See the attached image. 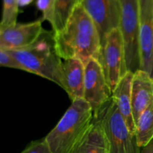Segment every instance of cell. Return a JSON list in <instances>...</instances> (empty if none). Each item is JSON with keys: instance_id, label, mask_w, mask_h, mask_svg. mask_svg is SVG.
<instances>
[{"instance_id": "6da1fadb", "label": "cell", "mask_w": 153, "mask_h": 153, "mask_svg": "<svg viewBox=\"0 0 153 153\" xmlns=\"http://www.w3.org/2000/svg\"><path fill=\"white\" fill-rule=\"evenodd\" d=\"M55 48L62 59L76 57L86 63L91 58L101 61L100 33L92 18L80 4L75 8L64 29L54 32Z\"/></svg>"}, {"instance_id": "7a4b0ae2", "label": "cell", "mask_w": 153, "mask_h": 153, "mask_svg": "<svg viewBox=\"0 0 153 153\" xmlns=\"http://www.w3.org/2000/svg\"><path fill=\"white\" fill-rule=\"evenodd\" d=\"M94 120V111L84 98L71 105L55 128L44 138L52 153H71Z\"/></svg>"}, {"instance_id": "3957f363", "label": "cell", "mask_w": 153, "mask_h": 153, "mask_svg": "<svg viewBox=\"0 0 153 153\" xmlns=\"http://www.w3.org/2000/svg\"><path fill=\"white\" fill-rule=\"evenodd\" d=\"M22 63L31 74L42 76L64 88L62 58L55 48L54 32L44 30L30 46L7 50Z\"/></svg>"}, {"instance_id": "277c9868", "label": "cell", "mask_w": 153, "mask_h": 153, "mask_svg": "<svg viewBox=\"0 0 153 153\" xmlns=\"http://www.w3.org/2000/svg\"><path fill=\"white\" fill-rule=\"evenodd\" d=\"M94 118L101 124L110 147V153H140L135 134L128 129L116 103L111 98Z\"/></svg>"}, {"instance_id": "5b68a950", "label": "cell", "mask_w": 153, "mask_h": 153, "mask_svg": "<svg viewBox=\"0 0 153 153\" xmlns=\"http://www.w3.org/2000/svg\"><path fill=\"white\" fill-rule=\"evenodd\" d=\"M120 30L125 49L127 70L132 73L140 69L139 0H119Z\"/></svg>"}, {"instance_id": "8992f818", "label": "cell", "mask_w": 153, "mask_h": 153, "mask_svg": "<svg viewBox=\"0 0 153 153\" xmlns=\"http://www.w3.org/2000/svg\"><path fill=\"white\" fill-rule=\"evenodd\" d=\"M100 63L111 91L113 92L121 78L128 72L123 40L119 28L112 30L106 37Z\"/></svg>"}, {"instance_id": "52a82bcc", "label": "cell", "mask_w": 153, "mask_h": 153, "mask_svg": "<svg viewBox=\"0 0 153 153\" xmlns=\"http://www.w3.org/2000/svg\"><path fill=\"white\" fill-rule=\"evenodd\" d=\"M112 92L100 62L91 58L85 63L84 99L97 112L111 98Z\"/></svg>"}, {"instance_id": "ba28073f", "label": "cell", "mask_w": 153, "mask_h": 153, "mask_svg": "<svg viewBox=\"0 0 153 153\" xmlns=\"http://www.w3.org/2000/svg\"><path fill=\"white\" fill-rule=\"evenodd\" d=\"M79 4L94 20L101 38L102 50L110 32L118 28L120 19L119 0H79Z\"/></svg>"}, {"instance_id": "9c48e42d", "label": "cell", "mask_w": 153, "mask_h": 153, "mask_svg": "<svg viewBox=\"0 0 153 153\" xmlns=\"http://www.w3.org/2000/svg\"><path fill=\"white\" fill-rule=\"evenodd\" d=\"M43 20L26 23H16L0 28V49H22L34 44L43 34Z\"/></svg>"}, {"instance_id": "30bf717a", "label": "cell", "mask_w": 153, "mask_h": 153, "mask_svg": "<svg viewBox=\"0 0 153 153\" xmlns=\"http://www.w3.org/2000/svg\"><path fill=\"white\" fill-rule=\"evenodd\" d=\"M140 69L153 77V0H139Z\"/></svg>"}, {"instance_id": "8fae6325", "label": "cell", "mask_w": 153, "mask_h": 153, "mask_svg": "<svg viewBox=\"0 0 153 153\" xmlns=\"http://www.w3.org/2000/svg\"><path fill=\"white\" fill-rule=\"evenodd\" d=\"M153 102V77L139 69L134 73L131 85V106L135 124L142 112Z\"/></svg>"}, {"instance_id": "7c38bea8", "label": "cell", "mask_w": 153, "mask_h": 153, "mask_svg": "<svg viewBox=\"0 0 153 153\" xmlns=\"http://www.w3.org/2000/svg\"><path fill=\"white\" fill-rule=\"evenodd\" d=\"M64 88L73 100L84 98L85 64L79 58L64 59L62 63Z\"/></svg>"}, {"instance_id": "4fadbf2b", "label": "cell", "mask_w": 153, "mask_h": 153, "mask_svg": "<svg viewBox=\"0 0 153 153\" xmlns=\"http://www.w3.org/2000/svg\"><path fill=\"white\" fill-rule=\"evenodd\" d=\"M134 73L128 71L120 80L112 92L111 98L116 103L127 126L133 134L136 135V124L131 106V85Z\"/></svg>"}, {"instance_id": "5bb4252c", "label": "cell", "mask_w": 153, "mask_h": 153, "mask_svg": "<svg viewBox=\"0 0 153 153\" xmlns=\"http://www.w3.org/2000/svg\"><path fill=\"white\" fill-rule=\"evenodd\" d=\"M71 153H110L108 141L101 124L94 118L91 127Z\"/></svg>"}, {"instance_id": "9a60e30c", "label": "cell", "mask_w": 153, "mask_h": 153, "mask_svg": "<svg viewBox=\"0 0 153 153\" xmlns=\"http://www.w3.org/2000/svg\"><path fill=\"white\" fill-rule=\"evenodd\" d=\"M136 137L140 148L153 139V102L142 112L136 122Z\"/></svg>"}, {"instance_id": "2e32d148", "label": "cell", "mask_w": 153, "mask_h": 153, "mask_svg": "<svg viewBox=\"0 0 153 153\" xmlns=\"http://www.w3.org/2000/svg\"><path fill=\"white\" fill-rule=\"evenodd\" d=\"M79 4V0H55V24L52 27L54 32L64 29Z\"/></svg>"}, {"instance_id": "e0dca14e", "label": "cell", "mask_w": 153, "mask_h": 153, "mask_svg": "<svg viewBox=\"0 0 153 153\" xmlns=\"http://www.w3.org/2000/svg\"><path fill=\"white\" fill-rule=\"evenodd\" d=\"M2 16H1L0 28L10 26L17 22L19 14L18 0H2Z\"/></svg>"}, {"instance_id": "ac0fdd59", "label": "cell", "mask_w": 153, "mask_h": 153, "mask_svg": "<svg viewBox=\"0 0 153 153\" xmlns=\"http://www.w3.org/2000/svg\"><path fill=\"white\" fill-rule=\"evenodd\" d=\"M35 4L37 8L43 14V21H48L53 27L55 24V0H36Z\"/></svg>"}, {"instance_id": "d6986e66", "label": "cell", "mask_w": 153, "mask_h": 153, "mask_svg": "<svg viewBox=\"0 0 153 153\" xmlns=\"http://www.w3.org/2000/svg\"><path fill=\"white\" fill-rule=\"evenodd\" d=\"M0 64L1 67L10 68L28 72V69L22 63L19 62L8 51L3 49H0Z\"/></svg>"}, {"instance_id": "ffe728a7", "label": "cell", "mask_w": 153, "mask_h": 153, "mask_svg": "<svg viewBox=\"0 0 153 153\" xmlns=\"http://www.w3.org/2000/svg\"><path fill=\"white\" fill-rule=\"evenodd\" d=\"M20 153H52L43 138L40 140L33 141Z\"/></svg>"}, {"instance_id": "44dd1931", "label": "cell", "mask_w": 153, "mask_h": 153, "mask_svg": "<svg viewBox=\"0 0 153 153\" xmlns=\"http://www.w3.org/2000/svg\"><path fill=\"white\" fill-rule=\"evenodd\" d=\"M140 153H153V139L140 148Z\"/></svg>"}, {"instance_id": "7402d4cb", "label": "cell", "mask_w": 153, "mask_h": 153, "mask_svg": "<svg viewBox=\"0 0 153 153\" xmlns=\"http://www.w3.org/2000/svg\"><path fill=\"white\" fill-rule=\"evenodd\" d=\"M33 1L34 0H18V4L19 7H25L31 4Z\"/></svg>"}]
</instances>
